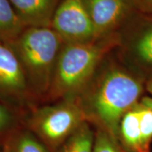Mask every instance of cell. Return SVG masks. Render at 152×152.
Masks as SVG:
<instances>
[{
  "label": "cell",
  "instance_id": "d6986e66",
  "mask_svg": "<svg viewBox=\"0 0 152 152\" xmlns=\"http://www.w3.org/2000/svg\"><path fill=\"white\" fill-rule=\"evenodd\" d=\"M140 102H141L143 104L146 105L147 107H149L152 108V97L151 96H144L142 97L141 100H140Z\"/></svg>",
  "mask_w": 152,
  "mask_h": 152
},
{
  "label": "cell",
  "instance_id": "3957f363",
  "mask_svg": "<svg viewBox=\"0 0 152 152\" xmlns=\"http://www.w3.org/2000/svg\"><path fill=\"white\" fill-rule=\"evenodd\" d=\"M35 96H48L64 42L51 27H28L9 43Z\"/></svg>",
  "mask_w": 152,
  "mask_h": 152
},
{
  "label": "cell",
  "instance_id": "8992f818",
  "mask_svg": "<svg viewBox=\"0 0 152 152\" xmlns=\"http://www.w3.org/2000/svg\"><path fill=\"white\" fill-rule=\"evenodd\" d=\"M51 28L59 36L64 43H91L99 40L82 0L60 2L55 11Z\"/></svg>",
  "mask_w": 152,
  "mask_h": 152
},
{
  "label": "cell",
  "instance_id": "5b68a950",
  "mask_svg": "<svg viewBox=\"0 0 152 152\" xmlns=\"http://www.w3.org/2000/svg\"><path fill=\"white\" fill-rule=\"evenodd\" d=\"M120 63L145 81L152 78V13L134 11L118 32Z\"/></svg>",
  "mask_w": 152,
  "mask_h": 152
},
{
  "label": "cell",
  "instance_id": "8fae6325",
  "mask_svg": "<svg viewBox=\"0 0 152 152\" xmlns=\"http://www.w3.org/2000/svg\"><path fill=\"white\" fill-rule=\"evenodd\" d=\"M26 27L23 25L9 0H0V42L15 40Z\"/></svg>",
  "mask_w": 152,
  "mask_h": 152
},
{
  "label": "cell",
  "instance_id": "52a82bcc",
  "mask_svg": "<svg viewBox=\"0 0 152 152\" xmlns=\"http://www.w3.org/2000/svg\"><path fill=\"white\" fill-rule=\"evenodd\" d=\"M99 39L118 34L134 9L129 0H82Z\"/></svg>",
  "mask_w": 152,
  "mask_h": 152
},
{
  "label": "cell",
  "instance_id": "4fadbf2b",
  "mask_svg": "<svg viewBox=\"0 0 152 152\" xmlns=\"http://www.w3.org/2000/svg\"><path fill=\"white\" fill-rule=\"evenodd\" d=\"M138 110L143 145L147 151L151 152L152 108L140 102L138 104Z\"/></svg>",
  "mask_w": 152,
  "mask_h": 152
},
{
  "label": "cell",
  "instance_id": "2e32d148",
  "mask_svg": "<svg viewBox=\"0 0 152 152\" xmlns=\"http://www.w3.org/2000/svg\"><path fill=\"white\" fill-rule=\"evenodd\" d=\"M134 10L142 13H152V0H129Z\"/></svg>",
  "mask_w": 152,
  "mask_h": 152
},
{
  "label": "cell",
  "instance_id": "7c38bea8",
  "mask_svg": "<svg viewBox=\"0 0 152 152\" xmlns=\"http://www.w3.org/2000/svg\"><path fill=\"white\" fill-rule=\"evenodd\" d=\"M95 134L89 122H85L57 152H94Z\"/></svg>",
  "mask_w": 152,
  "mask_h": 152
},
{
  "label": "cell",
  "instance_id": "5bb4252c",
  "mask_svg": "<svg viewBox=\"0 0 152 152\" xmlns=\"http://www.w3.org/2000/svg\"><path fill=\"white\" fill-rule=\"evenodd\" d=\"M12 152H50L47 146L31 132L23 133L17 138Z\"/></svg>",
  "mask_w": 152,
  "mask_h": 152
},
{
  "label": "cell",
  "instance_id": "ba28073f",
  "mask_svg": "<svg viewBox=\"0 0 152 152\" xmlns=\"http://www.w3.org/2000/svg\"><path fill=\"white\" fill-rule=\"evenodd\" d=\"M34 96L13 50L0 42V99L21 103Z\"/></svg>",
  "mask_w": 152,
  "mask_h": 152
},
{
  "label": "cell",
  "instance_id": "9a60e30c",
  "mask_svg": "<svg viewBox=\"0 0 152 152\" xmlns=\"http://www.w3.org/2000/svg\"><path fill=\"white\" fill-rule=\"evenodd\" d=\"M94 152H126L121 146L118 140L102 129L95 134Z\"/></svg>",
  "mask_w": 152,
  "mask_h": 152
},
{
  "label": "cell",
  "instance_id": "9c48e42d",
  "mask_svg": "<svg viewBox=\"0 0 152 152\" xmlns=\"http://www.w3.org/2000/svg\"><path fill=\"white\" fill-rule=\"evenodd\" d=\"M26 28L51 27L59 0H9Z\"/></svg>",
  "mask_w": 152,
  "mask_h": 152
},
{
  "label": "cell",
  "instance_id": "7a4b0ae2",
  "mask_svg": "<svg viewBox=\"0 0 152 152\" xmlns=\"http://www.w3.org/2000/svg\"><path fill=\"white\" fill-rule=\"evenodd\" d=\"M118 45V34L91 43H64L55 66L49 97L76 101L107 54Z\"/></svg>",
  "mask_w": 152,
  "mask_h": 152
},
{
  "label": "cell",
  "instance_id": "ffe728a7",
  "mask_svg": "<svg viewBox=\"0 0 152 152\" xmlns=\"http://www.w3.org/2000/svg\"><path fill=\"white\" fill-rule=\"evenodd\" d=\"M2 152H12V149H11V146L10 145H6L4 147Z\"/></svg>",
  "mask_w": 152,
  "mask_h": 152
},
{
  "label": "cell",
  "instance_id": "e0dca14e",
  "mask_svg": "<svg viewBox=\"0 0 152 152\" xmlns=\"http://www.w3.org/2000/svg\"><path fill=\"white\" fill-rule=\"evenodd\" d=\"M12 119L11 114L8 108L0 103V132L4 130L10 125Z\"/></svg>",
  "mask_w": 152,
  "mask_h": 152
},
{
  "label": "cell",
  "instance_id": "277c9868",
  "mask_svg": "<svg viewBox=\"0 0 152 152\" xmlns=\"http://www.w3.org/2000/svg\"><path fill=\"white\" fill-rule=\"evenodd\" d=\"M86 118L77 101L64 100L39 107L29 120L31 130L50 152H57Z\"/></svg>",
  "mask_w": 152,
  "mask_h": 152
},
{
  "label": "cell",
  "instance_id": "6da1fadb",
  "mask_svg": "<svg viewBox=\"0 0 152 152\" xmlns=\"http://www.w3.org/2000/svg\"><path fill=\"white\" fill-rule=\"evenodd\" d=\"M145 83L121 63L104 59L76 101L87 122L118 140L120 121L140 102Z\"/></svg>",
  "mask_w": 152,
  "mask_h": 152
},
{
  "label": "cell",
  "instance_id": "30bf717a",
  "mask_svg": "<svg viewBox=\"0 0 152 152\" xmlns=\"http://www.w3.org/2000/svg\"><path fill=\"white\" fill-rule=\"evenodd\" d=\"M138 104L120 121L118 140L126 152H148L142 141Z\"/></svg>",
  "mask_w": 152,
  "mask_h": 152
},
{
  "label": "cell",
  "instance_id": "ac0fdd59",
  "mask_svg": "<svg viewBox=\"0 0 152 152\" xmlns=\"http://www.w3.org/2000/svg\"><path fill=\"white\" fill-rule=\"evenodd\" d=\"M145 91L149 94L150 96L152 97V78L148 79L147 80H145Z\"/></svg>",
  "mask_w": 152,
  "mask_h": 152
}]
</instances>
